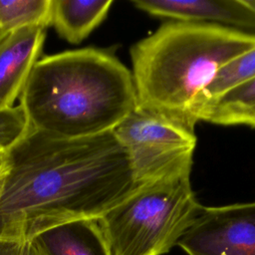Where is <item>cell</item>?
Masks as SVG:
<instances>
[{
	"instance_id": "obj_15",
	"label": "cell",
	"mask_w": 255,
	"mask_h": 255,
	"mask_svg": "<svg viewBox=\"0 0 255 255\" xmlns=\"http://www.w3.org/2000/svg\"><path fill=\"white\" fill-rule=\"evenodd\" d=\"M28 240L0 237V255H24Z\"/></svg>"
},
{
	"instance_id": "obj_4",
	"label": "cell",
	"mask_w": 255,
	"mask_h": 255,
	"mask_svg": "<svg viewBox=\"0 0 255 255\" xmlns=\"http://www.w3.org/2000/svg\"><path fill=\"white\" fill-rule=\"evenodd\" d=\"M191 169L137 184L100 219L114 255H163L178 244L202 205Z\"/></svg>"
},
{
	"instance_id": "obj_3",
	"label": "cell",
	"mask_w": 255,
	"mask_h": 255,
	"mask_svg": "<svg viewBox=\"0 0 255 255\" xmlns=\"http://www.w3.org/2000/svg\"><path fill=\"white\" fill-rule=\"evenodd\" d=\"M255 48V33L169 21L130 50L137 106L194 132L205 88L230 61Z\"/></svg>"
},
{
	"instance_id": "obj_7",
	"label": "cell",
	"mask_w": 255,
	"mask_h": 255,
	"mask_svg": "<svg viewBox=\"0 0 255 255\" xmlns=\"http://www.w3.org/2000/svg\"><path fill=\"white\" fill-rule=\"evenodd\" d=\"M131 3L158 18L255 32V9L250 0H132Z\"/></svg>"
},
{
	"instance_id": "obj_8",
	"label": "cell",
	"mask_w": 255,
	"mask_h": 255,
	"mask_svg": "<svg viewBox=\"0 0 255 255\" xmlns=\"http://www.w3.org/2000/svg\"><path fill=\"white\" fill-rule=\"evenodd\" d=\"M45 29L23 28L6 35L0 42V110L14 106L39 61Z\"/></svg>"
},
{
	"instance_id": "obj_2",
	"label": "cell",
	"mask_w": 255,
	"mask_h": 255,
	"mask_svg": "<svg viewBox=\"0 0 255 255\" xmlns=\"http://www.w3.org/2000/svg\"><path fill=\"white\" fill-rule=\"evenodd\" d=\"M20 104L32 128L79 138L112 131L137 99L131 72L109 52L87 48L39 60Z\"/></svg>"
},
{
	"instance_id": "obj_19",
	"label": "cell",
	"mask_w": 255,
	"mask_h": 255,
	"mask_svg": "<svg viewBox=\"0 0 255 255\" xmlns=\"http://www.w3.org/2000/svg\"><path fill=\"white\" fill-rule=\"evenodd\" d=\"M0 189H1V187H0Z\"/></svg>"
},
{
	"instance_id": "obj_5",
	"label": "cell",
	"mask_w": 255,
	"mask_h": 255,
	"mask_svg": "<svg viewBox=\"0 0 255 255\" xmlns=\"http://www.w3.org/2000/svg\"><path fill=\"white\" fill-rule=\"evenodd\" d=\"M113 132L128 153L136 185L192 169L196 136L136 107Z\"/></svg>"
},
{
	"instance_id": "obj_11",
	"label": "cell",
	"mask_w": 255,
	"mask_h": 255,
	"mask_svg": "<svg viewBox=\"0 0 255 255\" xmlns=\"http://www.w3.org/2000/svg\"><path fill=\"white\" fill-rule=\"evenodd\" d=\"M198 120L221 126L255 128V78L205 105Z\"/></svg>"
},
{
	"instance_id": "obj_14",
	"label": "cell",
	"mask_w": 255,
	"mask_h": 255,
	"mask_svg": "<svg viewBox=\"0 0 255 255\" xmlns=\"http://www.w3.org/2000/svg\"><path fill=\"white\" fill-rule=\"evenodd\" d=\"M30 122L21 104L0 110V150L8 151L31 129Z\"/></svg>"
},
{
	"instance_id": "obj_6",
	"label": "cell",
	"mask_w": 255,
	"mask_h": 255,
	"mask_svg": "<svg viewBox=\"0 0 255 255\" xmlns=\"http://www.w3.org/2000/svg\"><path fill=\"white\" fill-rule=\"evenodd\" d=\"M177 245L187 255H255V202L202 206Z\"/></svg>"
},
{
	"instance_id": "obj_10",
	"label": "cell",
	"mask_w": 255,
	"mask_h": 255,
	"mask_svg": "<svg viewBox=\"0 0 255 255\" xmlns=\"http://www.w3.org/2000/svg\"><path fill=\"white\" fill-rule=\"evenodd\" d=\"M112 4V0H52L51 25L66 41L79 44L104 21Z\"/></svg>"
},
{
	"instance_id": "obj_16",
	"label": "cell",
	"mask_w": 255,
	"mask_h": 255,
	"mask_svg": "<svg viewBox=\"0 0 255 255\" xmlns=\"http://www.w3.org/2000/svg\"><path fill=\"white\" fill-rule=\"evenodd\" d=\"M8 170V159H7V151L0 150V187L2 186L3 180L6 176Z\"/></svg>"
},
{
	"instance_id": "obj_17",
	"label": "cell",
	"mask_w": 255,
	"mask_h": 255,
	"mask_svg": "<svg viewBox=\"0 0 255 255\" xmlns=\"http://www.w3.org/2000/svg\"><path fill=\"white\" fill-rule=\"evenodd\" d=\"M24 255H42L40 250L37 248V246L30 240L26 242Z\"/></svg>"
},
{
	"instance_id": "obj_13",
	"label": "cell",
	"mask_w": 255,
	"mask_h": 255,
	"mask_svg": "<svg viewBox=\"0 0 255 255\" xmlns=\"http://www.w3.org/2000/svg\"><path fill=\"white\" fill-rule=\"evenodd\" d=\"M254 78L255 48L236 57L216 74L198 100L197 118L205 105Z\"/></svg>"
},
{
	"instance_id": "obj_1",
	"label": "cell",
	"mask_w": 255,
	"mask_h": 255,
	"mask_svg": "<svg viewBox=\"0 0 255 255\" xmlns=\"http://www.w3.org/2000/svg\"><path fill=\"white\" fill-rule=\"evenodd\" d=\"M7 159L0 237L30 240L64 222L100 219L136 186L113 130L65 138L31 128Z\"/></svg>"
},
{
	"instance_id": "obj_18",
	"label": "cell",
	"mask_w": 255,
	"mask_h": 255,
	"mask_svg": "<svg viewBox=\"0 0 255 255\" xmlns=\"http://www.w3.org/2000/svg\"><path fill=\"white\" fill-rule=\"evenodd\" d=\"M6 35H7V34L4 32V30H3V29L1 28V26H0V42L6 37Z\"/></svg>"
},
{
	"instance_id": "obj_9",
	"label": "cell",
	"mask_w": 255,
	"mask_h": 255,
	"mask_svg": "<svg viewBox=\"0 0 255 255\" xmlns=\"http://www.w3.org/2000/svg\"><path fill=\"white\" fill-rule=\"evenodd\" d=\"M42 255H114L99 219L64 222L35 234Z\"/></svg>"
},
{
	"instance_id": "obj_12",
	"label": "cell",
	"mask_w": 255,
	"mask_h": 255,
	"mask_svg": "<svg viewBox=\"0 0 255 255\" xmlns=\"http://www.w3.org/2000/svg\"><path fill=\"white\" fill-rule=\"evenodd\" d=\"M52 0H0V26L6 34L51 25Z\"/></svg>"
}]
</instances>
